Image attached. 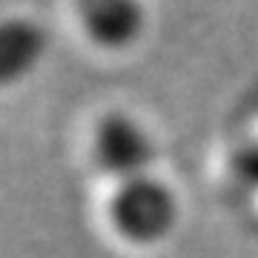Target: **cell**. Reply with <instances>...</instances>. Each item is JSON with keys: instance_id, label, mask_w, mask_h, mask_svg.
I'll return each instance as SVG.
<instances>
[{"instance_id": "277c9868", "label": "cell", "mask_w": 258, "mask_h": 258, "mask_svg": "<svg viewBox=\"0 0 258 258\" xmlns=\"http://www.w3.org/2000/svg\"><path fill=\"white\" fill-rule=\"evenodd\" d=\"M46 52V32L29 18H0V89L23 81Z\"/></svg>"}, {"instance_id": "3957f363", "label": "cell", "mask_w": 258, "mask_h": 258, "mask_svg": "<svg viewBox=\"0 0 258 258\" xmlns=\"http://www.w3.org/2000/svg\"><path fill=\"white\" fill-rule=\"evenodd\" d=\"M72 9L83 35L109 52L132 46L147 29L144 0H72Z\"/></svg>"}, {"instance_id": "6da1fadb", "label": "cell", "mask_w": 258, "mask_h": 258, "mask_svg": "<svg viewBox=\"0 0 258 258\" xmlns=\"http://www.w3.org/2000/svg\"><path fill=\"white\" fill-rule=\"evenodd\" d=\"M109 224L123 241L149 247L164 241L178 224V198L158 175H141L115 184L109 198Z\"/></svg>"}, {"instance_id": "7a4b0ae2", "label": "cell", "mask_w": 258, "mask_h": 258, "mask_svg": "<svg viewBox=\"0 0 258 258\" xmlns=\"http://www.w3.org/2000/svg\"><path fill=\"white\" fill-rule=\"evenodd\" d=\"M155 144L147 126L126 112H106L92 129V161L115 184L149 175Z\"/></svg>"}, {"instance_id": "5b68a950", "label": "cell", "mask_w": 258, "mask_h": 258, "mask_svg": "<svg viewBox=\"0 0 258 258\" xmlns=\"http://www.w3.org/2000/svg\"><path fill=\"white\" fill-rule=\"evenodd\" d=\"M232 175L238 178L241 184L252 186L258 189V141L255 144H247V147H241L235 155H232Z\"/></svg>"}]
</instances>
